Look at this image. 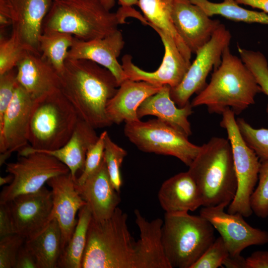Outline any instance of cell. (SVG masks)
Segmentation results:
<instances>
[{
  "instance_id": "cell-38",
  "label": "cell",
  "mask_w": 268,
  "mask_h": 268,
  "mask_svg": "<svg viewBox=\"0 0 268 268\" xmlns=\"http://www.w3.org/2000/svg\"><path fill=\"white\" fill-rule=\"evenodd\" d=\"M106 131L103 132L99 136L96 142L87 150L84 169L79 177L76 178V185L83 184L86 179L93 174L100 166L104 158V137Z\"/></svg>"
},
{
  "instance_id": "cell-20",
  "label": "cell",
  "mask_w": 268,
  "mask_h": 268,
  "mask_svg": "<svg viewBox=\"0 0 268 268\" xmlns=\"http://www.w3.org/2000/svg\"><path fill=\"white\" fill-rule=\"evenodd\" d=\"M16 69L18 83L36 101L61 90L59 73L40 53L28 52Z\"/></svg>"
},
{
  "instance_id": "cell-12",
  "label": "cell",
  "mask_w": 268,
  "mask_h": 268,
  "mask_svg": "<svg viewBox=\"0 0 268 268\" xmlns=\"http://www.w3.org/2000/svg\"><path fill=\"white\" fill-rule=\"evenodd\" d=\"M52 0H0V28L9 25L26 49L40 53L39 37Z\"/></svg>"
},
{
  "instance_id": "cell-44",
  "label": "cell",
  "mask_w": 268,
  "mask_h": 268,
  "mask_svg": "<svg viewBox=\"0 0 268 268\" xmlns=\"http://www.w3.org/2000/svg\"><path fill=\"white\" fill-rule=\"evenodd\" d=\"M223 265L228 268H246V258L241 255L235 256L229 255Z\"/></svg>"
},
{
  "instance_id": "cell-37",
  "label": "cell",
  "mask_w": 268,
  "mask_h": 268,
  "mask_svg": "<svg viewBox=\"0 0 268 268\" xmlns=\"http://www.w3.org/2000/svg\"><path fill=\"white\" fill-rule=\"evenodd\" d=\"M229 255L227 246L221 236L215 239L191 268H217L223 266Z\"/></svg>"
},
{
  "instance_id": "cell-36",
  "label": "cell",
  "mask_w": 268,
  "mask_h": 268,
  "mask_svg": "<svg viewBox=\"0 0 268 268\" xmlns=\"http://www.w3.org/2000/svg\"><path fill=\"white\" fill-rule=\"evenodd\" d=\"M250 204L257 216L268 217V159L260 161L258 184L252 195Z\"/></svg>"
},
{
  "instance_id": "cell-1",
  "label": "cell",
  "mask_w": 268,
  "mask_h": 268,
  "mask_svg": "<svg viewBox=\"0 0 268 268\" xmlns=\"http://www.w3.org/2000/svg\"><path fill=\"white\" fill-rule=\"evenodd\" d=\"M59 75L61 91L80 119L94 129L113 125L106 106L119 84L109 70L89 60L67 59Z\"/></svg>"
},
{
  "instance_id": "cell-16",
  "label": "cell",
  "mask_w": 268,
  "mask_h": 268,
  "mask_svg": "<svg viewBox=\"0 0 268 268\" xmlns=\"http://www.w3.org/2000/svg\"><path fill=\"white\" fill-rule=\"evenodd\" d=\"M6 203L14 233L25 239L39 234L54 218L52 192L44 186L37 192L19 195Z\"/></svg>"
},
{
  "instance_id": "cell-18",
  "label": "cell",
  "mask_w": 268,
  "mask_h": 268,
  "mask_svg": "<svg viewBox=\"0 0 268 268\" xmlns=\"http://www.w3.org/2000/svg\"><path fill=\"white\" fill-rule=\"evenodd\" d=\"M124 45L123 34L119 29L105 37L90 40L74 37L67 59L87 60L98 64L113 74L120 86L128 79L118 60Z\"/></svg>"
},
{
  "instance_id": "cell-41",
  "label": "cell",
  "mask_w": 268,
  "mask_h": 268,
  "mask_svg": "<svg viewBox=\"0 0 268 268\" xmlns=\"http://www.w3.org/2000/svg\"><path fill=\"white\" fill-rule=\"evenodd\" d=\"M14 233L7 203H0V238Z\"/></svg>"
},
{
  "instance_id": "cell-49",
  "label": "cell",
  "mask_w": 268,
  "mask_h": 268,
  "mask_svg": "<svg viewBox=\"0 0 268 268\" xmlns=\"http://www.w3.org/2000/svg\"></svg>"
},
{
  "instance_id": "cell-48",
  "label": "cell",
  "mask_w": 268,
  "mask_h": 268,
  "mask_svg": "<svg viewBox=\"0 0 268 268\" xmlns=\"http://www.w3.org/2000/svg\"><path fill=\"white\" fill-rule=\"evenodd\" d=\"M13 179V176L12 175L9 174V175L4 176L0 177V186H3L5 184H10Z\"/></svg>"
},
{
  "instance_id": "cell-23",
  "label": "cell",
  "mask_w": 268,
  "mask_h": 268,
  "mask_svg": "<svg viewBox=\"0 0 268 268\" xmlns=\"http://www.w3.org/2000/svg\"><path fill=\"white\" fill-rule=\"evenodd\" d=\"M162 86L142 81L125 80L107 103L106 110L108 119L112 124L117 125L139 120L137 114L139 106Z\"/></svg>"
},
{
  "instance_id": "cell-29",
  "label": "cell",
  "mask_w": 268,
  "mask_h": 268,
  "mask_svg": "<svg viewBox=\"0 0 268 268\" xmlns=\"http://www.w3.org/2000/svg\"><path fill=\"white\" fill-rule=\"evenodd\" d=\"M92 218V213L87 204L79 210L76 225L70 240L61 254L57 268H81L88 230Z\"/></svg>"
},
{
  "instance_id": "cell-43",
  "label": "cell",
  "mask_w": 268,
  "mask_h": 268,
  "mask_svg": "<svg viewBox=\"0 0 268 268\" xmlns=\"http://www.w3.org/2000/svg\"><path fill=\"white\" fill-rule=\"evenodd\" d=\"M246 261V268H268V251L254 252Z\"/></svg>"
},
{
  "instance_id": "cell-30",
  "label": "cell",
  "mask_w": 268,
  "mask_h": 268,
  "mask_svg": "<svg viewBox=\"0 0 268 268\" xmlns=\"http://www.w3.org/2000/svg\"><path fill=\"white\" fill-rule=\"evenodd\" d=\"M191 1L200 6L209 17L219 15L235 22L268 25V13L244 8L234 0H223L218 3L209 0Z\"/></svg>"
},
{
  "instance_id": "cell-14",
  "label": "cell",
  "mask_w": 268,
  "mask_h": 268,
  "mask_svg": "<svg viewBox=\"0 0 268 268\" xmlns=\"http://www.w3.org/2000/svg\"><path fill=\"white\" fill-rule=\"evenodd\" d=\"M229 205L222 203L203 207L200 215L207 220L220 234L228 250L229 255H241L245 248L268 243V232L249 225L239 213L226 212Z\"/></svg>"
},
{
  "instance_id": "cell-24",
  "label": "cell",
  "mask_w": 268,
  "mask_h": 268,
  "mask_svg": "<svg viewBox=\"0 0 268 268\" xmlns=\"http://www.w3.org/2000/svg\"><path fill=\"white\" fill-rule=\"evenodd\" d=\"M94 128L79 118L74 131L68 141L54 150H38L27 146L18 151L19 156L31 151H39L50 155L66 165L75 180L76 173L84 169L86 153L89 148L99 138Z\"/></svg>"
},
{
  "instance_id": "cell-42",
  "label": "cell",
  "mask_w": 268,
  "mask_h": 268,
  "mask_svg": "<svg viewBox=\"0 0 268 268\" xmlns=\"http://www.w3.org/2000/svg\"><path fill=\"white\" fill-rule=\"evenodd\" d=\"M15 268H38L34 257L24 244L20 247L19 250Z\"/></svg>"
},
{
  "instance_id": "cell-22",
  "label": "cell",
  "mask_w": 268,
  "mask_h": 268,
  "mask_svg": "<svg viewBox=\"0 0 268 268\" xmlns=\"http://www.w3.org/2000/svg\"><path fill=\"white\" fill-rule=\"evenodd\" d=\"M139 238L135 246V268H172L162 242L163 220L146 219L137 209L134 211Z\"/></svg>"
},
{
  "instance_id": "cell-35",
  "label": "cell",
  "mask_w": 268,
  "mask_h": 268,
  "mask_svg": "<svg viewBox=\"0 0 268 268\" xmlns=\"http://www.w3.org/2000/svg\"><path fill=\"white\" fill-rule=\"evenodd\" d=\"M240 133L260 161L268 159V129L253 128L243 118L236 119Z\"/></svg>"
},
{
  "instance_id": "cell-31",
  "label": "cell",
  "mask_w": 268,
  "mask_h": 268,
  "mask_svg": "<svg viewBox=\"0 0 268 268\" xmlns=\"http://www.w3.org/2000/svg\"><path fill=\"white\" fill-rule=\"evenodd\" d=\"M74 37L60 31L42 32L39 37V49L45 58L60 74L63 70Z\"/></svg>"
},
{
  "instance_id": "cell-46",
  "label": "cell",
  "mask_w": 268,
  "mask_h": 268,
  "mask_svg": "<svg viewBox=\"0 0 268 268\" xmlns=\"http://www.w3.org/2000/svg\"><path fill=\"white\" fill-rule=\"evenodd\" d=\"M122 7H129L134 5H138V0H117Z\"/></svg>"
},
{
  "instance_id": "cell-47",
  "label": "cell",
  "mask_w": 268,
  "mask_h": 268,
  "mask_svg": "<svg viewBox=\"0 0 268 268\" xmlns=\"http://www.w3.org/2000/svg\"><path fill=\"white\" fill-rule=\"evenodd\" d=\"M102 4L108 10L114 6L116 0H99Z\"/></svg>"
},
{
  "instance_id": "cell-45",
  "label": "cell",
  "mask_w": 268,
  "mask_h": 268,
  "mask_svg": "<svg viewBox=\"0 0 268 268\" xmlns=\"http://www.w3.org/2000/svg\"><path fill=\"white\" fill-rule=\"evenodd\" d=\"M239 4L250 6L268 14V0H234Z\"/></svg>"
},
{
  "instance_id": "cell-32",
  "label": "cell",
  "mask_w": 268,
  "mask_h": 268,
  "mask_svg": "<svg viewBox=\"0 0 268 268\" xmlns=\"http://www.w3.org/2000/svg\"><path fill=\"white\" fill-rule=\"evenodd\" d=\"M127 151L115 143L106 131L104 137V160L112 183L119 193L123 185L121 168Z\"/></svg>"
},
{
  "instance_id": "cell-17",
  "label": "cell",
  "mask_w": 268,
  "mask_h": 268,
  "mask_svg": "<svg viewBox=\"0 0 268 268\" xmlns=\"http://www.w3.org/2000/svg\"><path fill=\"white\" fill-rule=\"evenodd\" d=\"M171 17L176 31L195 54L211 39L221 24L191 0H175Z\"/></svg>"
},
{
  "instance_id": "cell-4",
  "label": "cell",
  "mask_w": 268,
  "mask_h": 268,
  "mask_svg": "<svg viewBox=\"0 0 268 268\" xmlns=\"http://www.w3.org/2000/svg\"><path fill=\"white\" fill-rule=\"evenodd\" d=\"M127 220V214L119 207L107 219L92 218L81 268H135L136 241Z\"/></svg>"
},
{
  "instance_id": "cell-11",
  "label": "cell",
  "mask_w": 268,
  "mask_h": 268,
  "mask_svg": "<svg viewBox=\"0 0 268 268\" xmlns=\"http://www.w3.org/2000/svg\"><path fill=\"white\" fill-rule=\"evenodd\" d=\"M231 39L229 30L221 23L211 39L196 54L182 82L171 88L170 95L177 106L184 107L194 94H198L205 88L209 73L220 65L223 52Z\"/></svg>"
},
{
  "instance_id": "cell-34",
  "label": "cell",
  "mask_w": 268,
  "mask_h": 268,
  "mask_svg": "<svg viewBox=\"0 0 268 268\" xmlns=\"http://www.w3.org/2000/svg\"><path fill=\"white\" fill-rule=\"evenodd\" d=\"M29 51L15 33L7 38L0 36V74L15 68Z\"/></svg>"
},
{
  "instance_id": "cell-19",
  "label": "cell",
  "mask_w": 268,
  "mask_h": 268,
  "mask_svg": "<svg viewBox=\"0 0 268 268\" xmlns=\"http://www.w3.org/2000/svg\"><path fill=\"white\" fill-rule=\"evenodd\" d=\"M70 172L51 178L47 182L53 196L52 216L60 226L63 251L70 240L77 222V211L87 204L77 191Z\"/></svg>"
},
{
  "instance_id": "cell-6",
  "label": "cell",
  "mask_w": 268,
  "mask_h": 268,
  "mask_svg": "<svg viewBox=\"0 0 268 268\" xmlns=\"http://www.w3.org/2000/svg\"><path fill=\"white\" fill-rule=\"evenodd\" d=\"M163 220L162 242L172 268H191L215 239V229L201 215L165 212Z\"/></svg>"
},
{
  "instance_id": "cell-13",
  "label": "cell",
  "mask_w": 268,
  "mask_h": 268,
  "mask_svg": "<svg viewBox=\"0 0 268 268\" xmlns=\"http://www.w3.org/2000/svg\"><path fill=\"white\" fill-rule=\"evenodd\" d=\"M152 28L159 36L164 48L162 62L159 67L152 72L145 71L133 63L132 57L129 54L122 58V67L129 79L174 88L183 80L191 61L184 57L171 36L157 28Z\"/></svg>"
},
{
  "instance_id": "cell-10",
  "label": "cell",
  "mask_w": 268,
  "mask_h": 268,
  "mask_svg": "<svg viewBox=\"0 0 268 268\" xmlns=\"http://www.w3.org/2000/svg\"><path fill=\"white\" fill-rule=\"evenodd\" d=\"M5 171L13 179L2 189L0 203L8 202L19 195L37 192L51 178L70 172L57 158L39 151L19 156L16 161L6 164Z\"/></svg>"
},
{
  "instance_id": "cell-5",
  "label": "cell",
  "mask_w": 268,
  "mask_h": 268,
  "mask_svg": "<svg viewBox=\"0 0 268 268\" xmlns=\"http://www.w3.org/2000/svg\"><path fill=\"white\" fill-rule=\"evenodd\" d=\"M99 0H53L42 24V33L60 31L84 41L105 37L122 24Z\"/></svg>"
},
{
  "instance_id": "cell-7",
  "label": "cell",
  "mask_w": 268,
  "mask_h": 268,
  "mask_svg": "<svg viewBox=\"0 0 268 268\" xmlns=\"http://www.w3.org/2000/svg\"><path fill=\"white\" fill-rule=\"evenodd\" d=\"M79 117L61 90L37 100L29 126L30 147L38 150H54L70 138Z\"/></svg>"
},
{
  "instance_id": "cell-39",
  "label": "cell",
  "mask_w": 268,
  "mask_h": 268,
  "mask_svg": "<svg viewBox=\"0 0 268 268\" xmlns=\"http://www.w3.org/2000/svg\"><path fill=\"white\" fill-rule=\"evenodd\" d=\"M25 241L16 233L0 238V268H15L17 254Z\"/></svg>"
},
{
  "instance_id": "cell-28",
  "label": "cell",
  "mask_w": 268,
  "mask_h": 268,
  "mask_svg": "<svg viewBox=\"0 0 268 268\" xmlns=\"http://www.w3.org/2000/svg\"><path fill=\"white\" fill-rule=\"evenodd\" d=\"M174 0H138L137 6L144 14L147 25L171 36L184 57L190 61L192 52L176 31L172 22L171 14Z\"/></svg>"
},
{
  "instance_id": "cell-2",
  "label": "cell",
  "mask_w": 268,
  "mask_h": 268,
  "mask_svg": "<svg viewBox=\"0 0 268 268\" xmlns=\"http://www.w3.org/2000/svg\"><path fill=\"white\" fill-rule=\"evenodd\" d=\"M262 92L254 76L241 58L229 48L224 50L220 65L211 74L210 81L193 99V107L205 105L210 114H222L230 108L236 115L255 102Z\"/></svg>"
},
{
  "instance_id": "cell-40",
  "label": "cell",
  "mask_w": 268,
  "mask_h": 268,
  "mask_svg": "<svg viewBox=\"0 0 268 268\" xmlns=\"http://www.w3.org/2000/svg\"><path fill=\"white\" fill-rule=\"evenodd\" d=\"M17 84L16 67L0 74V122L13 97Z\"/></svg>"
},
{
  "instance_id": "cell-27",
  "label": "cell",
  "mask_w": 268,
  "mask_h": 268,
  "mask_svg": "<svg viewBox=\"0 0 268 268\" xmlns=\"http://www.w3.org/2000/svg\"><path fill=\"white\" fill-rule=\"evenodd\" d=\"M24 244L38 268H57L63 252L62 233L57 219L54 218L43 231L25 239Z\"/></svg>"
},
{
  "instance_id": "cell-15",
  "label": "cell",
  "mask_w": 268,
  "mask_h": 268,
  "mask_svg": "<svg viewBox=\"0 0 268 268\" xmlns=\"http://www.w3.org/2000/svg\"><path fill=\"white\" fill-rule=\"evenodd\" d=\"M36 100L18 83L13 97L0 122V165L12 153L28 146L29 126Z\"/></svg>"
},
{
  "instance_id": "cell-33",
  "label": "cell",
  "mask_w": 268,
  "mask_h": 268,
  "mask_svg": "<svg viewBox=\"0 0 268 268\" xmlns=\"http://www.w3.org/2000/svg\"><path fill=\"white\" fill-rule=\"evenodd\" d=\"M240 58L254 76L263 93L268 97V62L260 51L247 50L237 45ZM268 120V104L266 108Z\"/></svg>"
},
{
  "instance_id": "cell-21",
  "label": "cell",
  "mask_w": 268,
  "mask_h": 268,
  "mask_svg": "<svg viewBox=\"0 0 268 268\" xmlns=\"http://www.w3.org/2000/svg\"><path fill=\"white\" fill-rule=\"evenodd\" d=\"M75 187L96 220L110 217L121 201L112 183L104 158L99 167L83 184L75 183Z\"/></svg>"
},
{
  "instance_id": "cell-8",
  "label": "cell",
  "mask_w": 268,
  "mask_h": 268,
  "mask_svg": "<svg viewBox=\"0 0 268 268\" xmlns=\"http://www.w3.org/2000/svg\"><path fill=\"white\" fill-rule=\"evenodd\" d=\"M124 132L140 150L174 156L188 167L201 148L183 133L157 118L126 123Z\"/></svg>"
},
{
  "instance_id": "cell-25",
  "label": "cell",
  "mask_w": 268,
  "mask_h": 268,
  "mask_svg": "<svg viewBox=\"0 0 268 268\" xmlns=\"http://www.w3.org/2000/svg\"><path fill=\"white\" fill-rule=\"evenodd\" d=\"M158 199L165 212L194 211L203 203L200 190L188 171L165 180L159 190Z\"/></svg>"
},
{
  "instance_id": "cell-9",
  "label": "cell",
  "mask_w": 268,
  "mask_h": 268,
  "mask_svg": "<svg viewBox=\"0 0 268 268\" xmlns=\"http://www.w3.org/2000/svg\"><path fill=\"white\" fill-rule=\"evenodd\" d=\"M221 115L220 125L227 133L237 182L236 194L228 206L227 212L248 217L253 213L250 199L258 181L260 160L242 136L232 110L227 108Z\"/></svg>"
},
{
  "instance_id": "cell-3",
  "label": "cell",
  "mask_w": 268,
  "mask_h": 268,
  "mask_svg": "<svg viewBox=\"0 0 268 268\" xmlns=\"http://www.w3.org/2000/svg\"><path fill=\"white\" fill-rule=\"evenodd\" d=\"M188 171L203 198V206L228 205L236 194L237 182L228 139L214 136L201 146Z\"/></svg>"
},
{
  "instance_id": "cell-26",
  "label": "cell",
  "mask_w": 268,
  "mask_h": 268,
  "mask_svg": "<svg viewBox=\"0 0 268 268\" xmlns=\"http://www.w3.org/2000/svg\"><path fill=\"white\" fill-rule=\"evenodd\" d=\"M171 87L163 85L156 93L147 97L137 110L140 119L154 116L183 133L188 137L192 134L188 117L193 113L190 102L182 107L177 106L170 95Z\"/></svg>"
}]
</instances>
